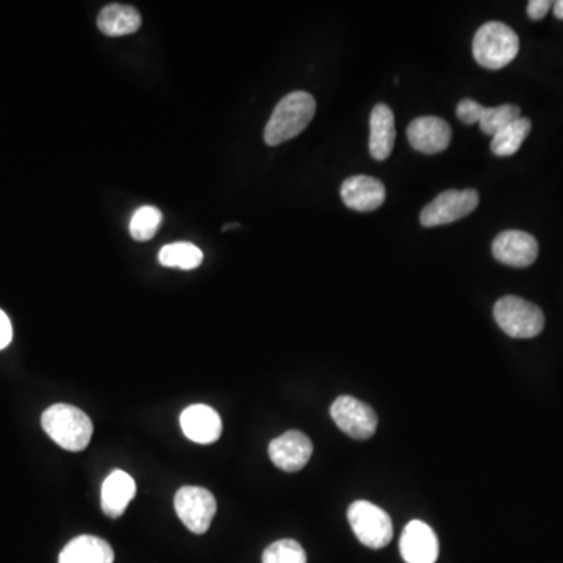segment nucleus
Wrapping results in <instances>:
<instances>
[{
    "label": "nucleus",
    "instance_id": "25",
    "mask_svg": "<svg viewBox=\"0 0 563 563\" xmlns=\"http://www.w3.org/2000/svg\"><path fill=\"white\" fill-rule=\"evenodd\" d=\"M551 7H553V4L549 0H531L528 4L529 18L534 19V21H540V19L548 15Z\"/></svg>",
    "mask_w": 563,
    "mask_h": 563
},
{
    "label": "nucleus",
    "instance_id": "21",
    "mask_svg": "<svg viewBox=\"0 0 563 563\" xmlns=\"http://www.w3.org/2000/svg\"><path fill=\"white\" fill-rule=\"evenodd\" d=\"M162 221V212L157 207L144 205L133 213L132 221H130V235H132L133 240L149 241L157 234Z\"/></svg>",
    "mask_w": 563,
    "mask_h": 563
},
{
    "label": "nucleus",
    "instance_id": "8",
    "mask_svg": "<svg viewBox=\"0 0 563 563\" xmlns=\"http://www.w3.org/2000/svg\"><path fill=\"white\" fill-rule=\"evenodd\" d=\"M330 416L341 431L356 440L373 437L377 429L376 412L354 396H338L330 406Z\"/></svg>",
    "mask_w": 563,
    "mask_h": 563
},
{
    "label": "nucleus",
    "instance_id": "26",
    "mask_svg": "<svg viewBox=\"0 0 563 563\" xmlns=\"http://www.w3.org/2000/svg\"><path fill=\"white\" fill-rule=\"evenodd\" d=\"M13 340V327L5 312L0 310V349L7 348Z\"/></svg>",
    "mask_w": 563,
    "mask_h": 563
},
{
    "label": "nucleus",
    "instance_id": "1",
    "mask_svg": "<svg viewBox=\"0 0 563 563\" xmlns=\"http://www.w3.org/2000/svg\"><path fill=\"white\" fill-rule=\"evenodd\" d=\"M316 113V101L312 94L295 91L276 105L273 115L265 127V143L279 146L291 138L298 137L312 122Z\"/></svg>",
    "mask_w": 563,
    "mask_h": 563
},
{
    "label": "nucleus",
    "instance_id": "19",
    "mask_svg": "<svg viewBox=\"0 0 563 563\" xmlns=\"http://www.w3.org/2000/svg\"><path fill=\"white\" fill-rule=\"evenodd\" d=\"M532 124L528 118H520L510 122L509 126L493 135L492 152L498 157H510L520 151L521 144L529 137Z\"/></svg>",
    "mask_w": 563,
    "mask_h": 563
},
{
    "label": "nucleus",
    "instance_id": "9",
    "mask_svg": "<svg viewBox=\"0 0 563 563\" xmlns=\"http://www.w3.org/2000/svg\"><path fill=\"white\" fill-rule=\"evenodd\" d=\"M410 146L421 154L434 155L448 149L452 130L448 122L438 116H421L407 127Z\"/></svg>",
    "mask_w": 563,
    "mask_h": 563
},
{
    "label": "nucleus",
    "instance_id": "20",
    "mask_svg": "<svg viewBox=\"0 0 563 563\" xmlns=\"http://www.w3.org/2000/svg\"><path fill=\"white\" fill-rule=\"evenodd\" d=\"M204 260V254L198 246L187 241L166 244L165 248L158 254V262L166 268H180L185 271L198 268Z\"/></svg>",
    "mask_w": 563,
    "mask_h": 563
},
{
    "label": "nucleus",
    "instance_id": "14",
    "mask_svg": "<svg viewBox=\"0 0 563 563\" xmlns=\"http://www.w3.org/2000/svg\"><path fill=\"white\" fill-rule=\"evenodd\" d=\"M341 199L346 207L357 212H373L387 198L384 183L370 176H352L341 185Z\"/></svg>",
    "mask_w": 563,
    "mask_h": 563
},
{
    "label": "nucleus",
    "instance_id": "4",
    "mask_svg": "<svg viewBox=\"0 0 563 563\" xmlns=\"http://www.w3.org/2000/svg\"><path fill=\"white\" fill-rule=\"evenodd\" d=\"M496 323L512 338H534L542 334L545 315L542 309L518 296H504L493 309Z\"/></svg>",
    "mask_w": 563,
    "mask_h": 563
},
{
    "label": "nucleus",
    "instance_id": "17",
    "mask_svg": "<svg viewBox=\"0 0 563 563\" xmlns=\"http://www.w3.org/2000/svg\"><path fill=\"white\" fill-rule=\"evenodd\" d=\"M115 553L112 546L94 535H80L65 546L58 563H113Z\"/></svg>",
    "mask_w": 563,
    "mask_h": 563
},
{
    "label": "nucleus",
    "instance_id": "12",
    "mask_svg": "<svg viewBox=\"0 0 563 563\" xmlns=\"http://www.w3.org/2000/svg\"><path fill=\"white\" fill-rule=\"evenodd\" d=\"M399 551L406 563L437 562L440 549L434 529L424 521H410L399 540Z\"/></svg>",
    "mask_w": 563,
    "mask_h": 563
},
{
    "label": "nucleus",
    "instance_id": "24",
    "mask_svg": "<svg viewBox=\"0 0 563 563\" xmlns=\"http://www.w3.org/2000/svg\"><path fill=\"white\" fill-rule=\"evenodd\" d=\"M482 110H484V105L479 104L474 99H463L457 105L456 115L465 124H476L481 118Z\"/></svg>",
    "mask_w": 563,
    "mask_h": 563
},
{
    "label": "nucleus",
    "instance_id": "3",
    "mask_svg": "<svg viewBox=\"0 0 563 563\" xmlns=\"http://www.w3.org/2000/svg\"><path fill=\"white\" fill-rule=\"evenodd\" d=\"M520 52V38L504 22H487L473 40L474 60L485 69L506 68Z\"/></svg>",
    "mask_w": 563,
    "mask_h": 563
},
{
    "label": "nucleus",
    "instance_id": "15",
    "mask_svg": "<svg viewBox=\"0 0 563 563\" xmlns=\"http://www.w3.org/2000/svg\"><path fill=\"white\" fill-rule=\"evenodd\" d=\"M137 484L126 471L116 470L102 484L101 504L105 515L119 518L135 498Z\"/></svg>",
    "mask_w": 563,
    "mask_h": 563
},
{
    "label": "nucleus",
    "instance_id": "22",
    "mask_svg": "<svg viewBox=\"0 0 563 563\" xmlns=\"http://www.w3.org/2000/svg\"><path fill=\"white\" fill-rule=\"evenodd\" d=\"M521 118V110L518 105L506 104L499 107L487 108L482 110L479 118V126L485 135H496L499 130L509 126L510 122Z\"/></svg>",
    "mask_w": 563,
    "mask_h": 563
},
{
    "label": "nucleus",
    "instance_id": "16",
    "mask_svg": "<svg viewBox=\"0 0 563 563\" xmlns=\"http://www.w3.org/2000/svg\"><path fill=\"white\" fill-rule=\"evenodd\" d=\"M396 141L395 115L385 104H377L370 118V154L374 160H387Z\"/></svg>",
    "mask_w": 563,
    "mask_h": 563
},
{
    "label": "nucleus",
    "instance_id": "27",
    "mask_svg": "<svg viewBox=\"0 0 563 563\" xmlns=\"http://www.w3.org/2000/svg\"><path fill=\"white\" fill-rule=\"evenodd\" d=\"M553 10L554 16H556L557 19H562L563 21V0H557V2H554Z\"/></svg>",
    "mask_w": 563,
    "mask_h": 563
},
{
    "label": "nucleus",
    "instance_id": "23",
    "mask_svg": "<svg viewBox=\"0 0 563 563\" xmlns=\"http://www.w3.org/2000/svg\"><path fill=\"white\" fill-rule=\"evenodd\" d=\"M262 563H307V554L296 540L285 538L265 549Z\"/></svg>",
    "mask_w": 563,
    "mask_h": 563
},
{
    "label": "nucleus",
    "instance_id": "2",
    "mask_svg": "<svg viewBox=\"0 0 563 563\" xmlns=\"http://www.w3.org/2000/svg\"><path fill=\"white\" fill-rule=\"evenodd\" d=\"M41 426L66 451L79 452L87 449L93 437V421L90 416L69 404H55L44 410Z\"/></svg>",
    "mask_w": 563,
    "mask_h": 563
},
{
    "label": "nucleus",
    "instance_id": "13",
    "mask_svg": "<svg viewBox=\"0 0 563 563\" xmlns=\"http://www.w3.org/2000/svg\"><path fill=\"white\" fill-rule=\"evenodd\" d=\"M180 426L185 437L199 445L215 443L223 432L221 416L215 409L204 404H196L183 410L180 415Z\"/></svg>",
    "mask_w": 563,
    "mask_h": 563
},
{
    "label": "nucleus",
    "instance_id": "5",
    "mask_svg": "<svg viewBox=\"0 0 563 563\" xmlns=\"http://www.w3.org/2000/svg\"><path fill=\"white\" fill-rule=\"evenodd\" d=\"M348 520L359 542L368 548H384L393 538V523L388 513L370 501L352 503L348 509Z\"/></svg>",
    "mask_w": 563,
    "mask_h": 563
},
{
    "label": "nucleus",
    "instance_id": "7",
    "mask_svg": "<svg viewBox=\"0 0 563 563\" xmlns=\"http://www.w3.org/2000/svg\"><path fill=\"white\" fill-rule=\"evenodd\" d=\"M174 507L185 528L201 535L208 531L215 518L216 499L207 488L187 485L176 493Z\"/></svg>",
    "mask_w": 563,
    "mask_h": 563
},
{
    "label": "nucleus",
    "instance_id": "10",
    "mask_svg": "<svg viewBox=\"0 0 563 563\" xmlns=\"http://www.w3.org/2000/svg\"><path fill=\"white\" fill-rule=\"evenodd\" d=\"M492 252L498 262L512 268H528L538 257V243L523 230H506L495 238Z\"/></svg>",
    "mask_w": 563,
    "mask_h": 563
},
{
    "label": "nucleus",
    "instance_id": "11",
    "mask_svg": "<svg viewBox=\"0 0 563 563\" xmlns=\"http://www.w3.org/2000/svg\"><path fill=\"white\" fill-rule=\"evenodd\" d=\"M269 459L287 473L301 471L309 463L313 445L307 435L299 431L285 432L269 443Z\"/></svg>",
    "mask_w": 563,
    "mask_h": 563
},
{
    "label": "nucleus",
    "instance_id": "6",
    "mask_svg": "<svg viewBox=\"0 0 563 563\" xmlns=\"http://www.w3.org/2000/svg\"><path fill=\"white\" fill-rule=\"evenodd\" d=\"M479 193L476 190H448L438 194L421 212L420 221L424 227L445 226L456 223L476 210Z\"/></svg>",
    "mask_w": 563,
    "mask_h": 563
},
{
    "label": "nucleus",
    "instance_id": "18",
    "mask_svg": "<svg viewBox=\"0 0 563 563\" xmlns=\"http://www.w3.org/2000/svg\"><path fill=\"white\" fill-rule=\"evenodd\" d=\"M97 27L108 36L130 35L141 27L140 11L132 5H107L97 16Z\"/></svg>",
    "mask_w": 563,
    "mask_h": 563
}]
</instances>
